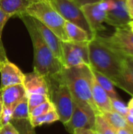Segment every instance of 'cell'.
<instances>
[{"label":"cell","instance_id":"10","mask_svg":"<svg viewBox=\"0 0 133 134\" xmlns=\"http://www.w3.org/2000/svg\"><path fill=\"white\" fill-rule=\"evenodd\" d=\"M81 8L92 33L95 35L98 34V32L106 29L103 25L107 17V5L105 0L100 2L87 4L81 6Z\"/></svg>","mask_w":133,"mask_h":134},{"label":"cell","instance_id":"12","mask_svg":"<svg viewBox=\"0 0 133 134\" xmlns=\"http://www.w3.org/2000/svg\"><path fill=\"white\" fill-rule=\"evenodd\" d=\"M0 88L9 86L23 84L24 80V74L13 63L6 58L0 63Z\"/></svg>","mask_w":133,"mask_h":134},{"label":"cell","instance_id":"30","mask_svg":"<svg viewBox=\"0 0 133 134\" xmlns=\"http://www.w3.org/2000/svg\"><path fill=\"white\" fill-rule=\"evenodd\" d=\"M12 16L5 13L1 8H0V37H2V31L4 28V26L5 25L6 22L8 21V20Z\"/></svg>","mask_w":133,"mask_h":134},{"label":"cell","instance_id":"26","mask_svg":"<svg viewBox=\"0 0 133 134\" xmlns=\"http://www.w3.org/2000/svg\"><path fill=\"white\" fill-rule=\"evenodd\" d=\"M53 110H55V108H54L53 104H52V102L50 100L46 101L45 103L39 104L38 106L35 107L34 108H33L29 112V119L42 115L45 114V113H47L50 111H53Z\"/></svg>","mask_w":133,"mask_h":134},{"label":"cell","instance_id":"18","mask_svg":"<svg viewBox=\"0 0 133 134\" xmlns=\"http://www.w3.org/2000/svg\"><path fill=\"white\" fill-rule=\"evenodd\" d=\"M31 1V0H0V8L12 16H20L26 13V9Z\"/></svg>","mask_w":133,"mask_h":134},{"label":"cell","instance_id":"41","mask_svg":"<svg viewBox=\"0 0 133 134\" xmlns=\"http://www.w3.org/2000/svg\"><path fill=\"white\" fill-rule=\"evenodd\" d=\"M130 24H133V20L131 21V22H130Z\"/></svg>","mask_w":133,"mask_h":134},{"label":"cell","instance_id":"2","mask_svg":"<svg viewBox=\"0 0 133 134\" xmlns=\"http://www.w3.org/2000/svg\"><path fill=\"white\" fill-rule=\"evenodd\" d=\"M89 57L92 68L107 76L114 86H118L124 57L112 51L96 35L89 42Z\"/></svg>","mask_w":133,"mask_h":134},{"label":"cell","instance_id":"28","mask_svg":"<svg viewBox=\"0 0 133 134\" xmlns=\"http://www.w3.org/2000/svg\"><path fill=\"white\" fill-rule=\"evenodd\" d=\"M111 108L112 110L121 114L123 116H126L129 112V108L128 106L120 100V98H113L111 99Z\"/></svg>","mask_w":133,"mask_h":134},{"label":"cell","instance_id":"36","mask_svg":"<svg viewBox=\"0 0 133 134\" xmlns=\"http://www.w3.org/2000/svg\"><path fill=\"white\" fill-rule=\"evenodd\" d=\"M117 134H133V131L131 130L126 129V128H122L116 130Z\"/></svg>","mask_w":133,"mask_h":134},{"label":"cell","instance_id":"27","mask_svg":"<svg viewBox=\"0 0 133 134\" xmlns=\"http://www.w3.org/2000/svg\"><path fill=\"white\" fill-rule=\"evenodd\" d=\"M27 101H28V108H29V112L34 108L35 107L38 106L39 104L45 103L46 101L49 100L48 95L44 94H29L27 95Z\"/></svg>","mask_w":133,"mask_h":134},{"label":"cell","instance_id":"22","mask_svg":"<svg viewBox=\"0 0 133 134\" xmlns=\"http://www.w3.org/2000/svg\"><path fill=\"white\" fill-rule=\"evenodd\" d=\"M31 126L34 128L45 124H51L56 121H59V116L55 110L50 111L42 115L29 119Z\"/></svg>","mask_w":133,"mask_h":134},{"label":"cell","instance_id":"35","mask_svg":"<svg viewBox=\"0 0 133 134\" xmlns=\"http://www.w3.org/2000/svg\"><path fill=\"white\" fill-rule=\"evenodd\" d=\"M6 58H7V57L5 54V49H4V46H3V44L2 42V38L0 37V63L2 61H3L4 60H5Z\"/></svg>","mask_w":133,"mask_h":134},{"label":"cell","instance_id":"37","mask_svg":"<svg viewBox=\"0 0 133 134\" xmlns=\"http://www.w3.org/2000/svg\"><path fill=\"white\" fill-rule=\"evenodd\" d=\"M125 119H126V121H127L128 124H129V126H131L132 127H133V115L132 114L129 113V114L125 116Z\"/></svg>","mask_w":133,"mask_h":134},{"label":"cell","instance_id":"24","mask_svg":"<svg viewBox=\"0 0 133 134\" xmlns=\"http://www.w3.org/2000/svg\"><path fill=\"white\" fill-rule=\"evenodd\" d=\"M12 119H29V108L27 96L13 108Z\"/></svg>","mask_w":133,"mask_h":134},{"label":"cell","instance_id":"33","mask_svg":"<svg viewBox=\"0 0 133 134\" xmlns=\"http://www.w3.org/2000/svg\"><path fill=\"white\" fill-rule=\"evenodd\" d=\"M75 2L79 5L82 6L87 4H92V3H96V2H100L103 0H74Z\"/></svg>","mask_w":133,"mask_h":134},{"label":"cell","instance_id":"39","mask_svg":"<svg viewBox=\"0 0 133 134\" xmlns=\"http://www.w3.org/2000/svg\"><path fill=\"white\" fill-rule=\"evenodd\" d=\"M2 107H3V104H2V97H1V94H0V115H1V113H2Z\"/></svg>","mask_w":133,"mask_h":134},{"label":"cell","instance_id":"9","mask_svg":"<svg viewBox=\"0 0 133 134\" xmlns=\"http://www.w3.org/2000/svg\"><path fill=\"white\" fill-rule=\"evenodd\" d=\"M96 112L88 104L75 103L70 119L63 124L66 130L73 133L77 129H89L93 130L95 127Z\"/></svg>","mask_w":133,"mask_h":134},{"label":"cell","instance_id":"38","mask_svg":"<svg viewBox=\"0 0 133 134\" xmlns=\"http://www.w3.org/2000/svg\"><path fill=\"white\" fill-rule=\"evenodd\" d=\"M128 108H129V112L130 114H132L133 115V96L132 97V99L129 100V104H128Z\"/></svg>","mask_w":133,"mask_h":134},{"label":"cell","instance_id":"11","mask_svg":"<svg viewBox=\"0 0 133 134\" xmlns=\"http://www.w3.org/2000/svg\"><path fill=\"white\" fill-rule=\"evenodd\" d=\"M107 5L105 22L114 27L129 26L132 21L126 8L125 0H105Z\"/></svg>","mask_w":133,"mask_h":134},{"label":"cell","instance_id":"43","mask_svg":"<svg viewBox=\"0 0 133 134\" xmlns=\"http://www.w3.org/2000/svg\"><path fill=\"white\" fill-rule=\"evenodd\" d=\"M47 1H50V0H47Z\"/></svg>","mask_w":133,"mask_h":134},{"label":"cell","instance_id":"31","mask_svg":"<svg viewBox=\"0 0 133 134\" xmlns=\"http://www.w3.org/2000/svg\"><path fill=\"white\" fill-rule=\"evenodd\" d=\"M0 134H19L16 129L9 122L0 128Z\"/></svg>","mask_w":133,"mask_h":134},{"label":"cell","instance_id":"4","mask_svg":"<svg viewBox=\"0 0 133 134\" xmlns=\"http://www.w3.org/2000/svg\"><path fill=\"white\" fill-rule=\"evenodd\" d=\"M26 14L40 21L62 41H68L64 29L66 20L54 9L49 1L31 0L26 9Z\"/></svg>","mask_w":133,"mask_h":134},{"label":"cell","instance_id":"19","mask_svg":"<svg viewBox=\"0 0 133 134\" xmlns=\"http://www.w3.org/2000/svg\"><path fill=\"white\" fill-rule=\"evenodd\" d=\"M64 29L68 38V41L71 42H89L93 38L90 36V35L85 31L84 29L80 27L79 26L72 24L69 21H65Z\"/></svg>","mask_w":133,"mask_h":134},{"label":"cell","instance_id":"21","mask_svg":"<svg viewBox=\"0 0 133 134\" xmlns=\"http://www.w3.org/2000/svg\"><path fill=\"white\" fill-rule=\"evenodd\" d=\"M91 69H92V72L95 79H96V81L98 82V83L101 86V87L106 91V93L110 97V98L111 99H113V98H119L117 92L115 91L114 85L113 84V82L107 76H105L103 74L98 72L97 71L94 70L92 68H91Z\"/></svg>","mask_w":133,"mask_h":134},{"label":"cell","instance_id":"5","mask_svg":"<svg viewBox=\"0 0 133 134\" xmlns=\"http://www.w3.org/2000/svg\"><path fill=\"white\" fill-rule=\"evenodd\" d=\"M60 74L48 78L46 80L49 87V100L55 108V111L59 116V121L65 124L71 116L74 102Z\"/></svg>","mask_w":133,"mask_h":134},{"label":"cell","instance_id":"34","mask_svg":"<svg viewBox=\"0 0 133 134\" xmlns=\"http://www.w3.org/2000/svg\"><path fill=\"white\" fill-rule=\"evenodd\" d=\"M95 131L93 130L89 129H77L74 130L72 134H94Z\"/></svg>","mask_w":133,"mask_h":134},{"label":"cell","instance_id":"42","mask_svg":"<svg viewBox=\"0 0 133 134\" xmlns=\"http://www.w3.org/2000/svg\"><path fill=\"white\" fill-rule=\"evenodd\" d=\"M94 134H99V133H96V132L95 131V133H94Z\"/></svg>","mask_w":133,"mask_h":134},{"label":"cell","instance_id":"20","mask_svg":"<svg viewBox=\"0 0 133 134\" xmlns=\"http://www.w3.org/2000/svg\"><path fill=\"white\" fill-rule=\"evenodd\" d=\"M102 115L116 130L122 128H126L133 131V127L128 124L125 117L122 115L121 114L114 111H111L102 113Z\"/></svg>","mask_w":133,"mask_h":134},{"label":"cell","instance_id":"23","mask_svg":"<svg viewBox=\"0 0 133 134\" xmlns=\"http://www.w3.org/2000/svg\"><path fill=\"white\" fill-rule=\"evenodd\" d=\"M94 131L99 134H117L116 130L105 119L102 114L96 115Z\"/></svg>","mask_w":133,"mask_h":134},{"label":"cell","instance_id":"3","mask_svg":"<svg viewBox=\"0 0 133 134\" xmlns=\"http://www.w3.org/2000/svg\"><path fill=\"white\" fill-rule=\"evenodd\" d=\"M67 86L74 102L89 105L96 115L100 114L92 97L91 81L92 72L90 65L82 64L71 68H64L60 74Z\"/></svg>","mask_w":133,"mask_h":134},{"label":"cell","instance_id":"6","mask_svg":"<svg viewBox=\"0 0 133 134\" xmlns=\"http://www.w3.org/2000/svg\"><path fill=\"white\" fill-rule=\"evenodd\" d=\"M96 36L107 47L122 57H133V31L129 26L115 27L109 36Z\"/></svg>","mask_w":133,"mask_h":134},{"label":"cell","instance_id":"32","mask_svg":"<svg viewBox=\"0 0 133 134\" xmlns=\"http://www.w3.org/2000/svg\"><path fill=\"white\" fill-rule=\"evenodd\" d=\"M126 2V8L128 13L131 18V20H133V0H125Z\"/></svg>","mask_w":133,"mask_h":134},{"label":"cell","instance_id":"29","mask_svg":"<svg viewBox=\"0 0 133 134\" xmlns=\"http://www.w3.org/2000/svg\"><path fill=\"white\" fill-rule=\"evenodd\" d=\"M12 112L13 111L5 106L2 107V113L0 115V128L7 125L12 120Z\"/></svg>","mask_w":133,"mask_h":134},{"label":"cell","instance_id":"40","mask_svg":"<svg viewBox=\"0 0 133 134\" xmlns=\"http://www.w3.org/2000/svg\"><path fill=\"white\" fill-rule=\"evenodd\" d=\"M129 27H130V28L132 29V31H133V24H129Z\"/></svg>","mask_w":133,"mask_h":134},{"label":"cell","instance_id":"7","mask_svg":"<svg viewBox=\"0 0 133 134\" xmlns=\"http://www.w3.org/2000/svg\"><path fill=\"white\" fill-rule=\"evenodd\" d=\"M49 2L66 21L79 26L87 31L92 38L95 37L81 6H79L74 0H50Z\"/></svg>","mask_w":133,"mask_h":134},{"label":"cell","instance_id":"8","mask_svg":"<svg viewBox=\"0 0 133 134\" xmlns=\"http://www.w3.org/2000/svg\"><path fill=\"white\" fill-rule=\"evenodd\" d=\"M62 63L64 68L89 65V42H62Z\"/></svg>","mask_w":133,"mask_h":134},{"label":"cell","instance_id":"16","mask_svg":"<svg viewBox=\"0 0 133 134\" xmlns=\"http://www.w3.org/2000/svg\"><path fill=\"white\" fill-rule=\"evenodd\" d=\"M91 89L92 100L98 111L100 114H102L107 111H113L111 108L110 97L107 95L106 91L101 87V86L98 83L93 74L91 81Z\"/></svg>","mask_w":133,"mask_h":134},{"label":"cell","instance_id":"25","mask_svg":"<svg viewBox=\"0 0 133 134\" xmlns=\"http://www.w3.org/2000/svg\"><path fill=\"white\" fill-rule=\"evenodd\" d=\"M10 123L16 129L19 134H36L29 119H12Z\"/></svg>","mask_w":133,"mask_h":134},{"label":"cell","instance_id":"13","mask_svg":"<svg viewBox=\"0 0 133 134\" xmlns=\"http://www.w3.org/2000/svg\"><path fill=\"white\" fill-rule=\"evenodd\" d=\"M33 22L40 34L42 38L53 52V53L62 61V40L58 38V36L53 32L49 28L45 26L38 20L32 17Z\"/></svg>","mask_w":133,"mask_h":134},{"label":"cell","instance_id":"15","mask_svg":"<svg viewBox=\"0 0 133 134\" xmlns=\"http://www.w3.org/2000/svg\"><path fill=\"white\" fill-rule=\"evenodd\" d=\"M0 94L3 106L12 111L16 105L26 96V90L23 84H16L0 88Z\"/></svg>","mask_w":133,"mask_h":134},{"label":"cell","instance_id":"14","mask_svg":"<svg viewBox=\"0 0 133 134\" xmlns=\"http://www.w3.org/2000/svg\"><path fill=\"white\" fill-rule=\"evenodd\" d=\"M23 85L27 95L36 93L49 96V87L46 79L34 71L33 72L24 74Z\"/></svg>","mask_w":133,"mask_h":134},{"label":"cell","instance_id":"1","mask_svg":"<svg viewBox=\"0 0 133 134\" xmlns=\"http://www.w3.org/2000/svg\"><path fill=\"white\" fill-rule=\"evenodd\" d=\"M30 35L34 49V71L45 79L60 75L63 65L50 50L38 33L32 17L27 14L20 16Z\"/></svg>","mask_w":133,"mask_h":134},{"label":"cell","instance_id":"17","mask_svg":"<svg viewBox=\"0 0 133 134\" xmlns=\"http://www.w3.org/2000/svg\"><path fill=\"white\" fill-rule=\"evenodd\" d=\"M118 87L133 96V57H124Z\"/></svg>","mask_w":133,"mask_h":134}]
</instances>
